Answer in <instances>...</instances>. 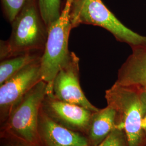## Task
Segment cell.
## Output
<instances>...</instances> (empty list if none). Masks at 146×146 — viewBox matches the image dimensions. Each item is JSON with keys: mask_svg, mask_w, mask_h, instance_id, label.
I'll return each instance as SVG.
<instances>
[{"mask_svg": "<svg viewBox=\"0 0 146 146\" xmlns=\"http://www.w3.org/2000/svg\"><path fill=\"white\" fill-rule=\"evenodd\" d=\"M107 105L117 114V128L125 133L128 146H142L145 136L142 127L146 108L138 89L114 84L106 91Z\"/></svg>", "mask_w": 146, "mask_h": 146, "instance_id": "2", "label": "cell"}, {"mask_svg": "<svg viewBox=\"0 0 146 146\" xmlns=\"http://www.w3.org/2000/svg\"><path fill=\"white\" fill-rule=\"evenodd\" d=\"M41 15L48 28L61 14V0H37Z\"/></svg>", "mask_w": 146, "mask_h": 146, "instance_id": "13", "label": "cell"}, {"mask_svg": "<svg viewBox=\"0 0 146 146\" xmlns=\"http://www.w3.org/2000/svg\"><path fill=\"white\" fill-rule=\"evenodd\" d=\"M117 125L116 112L110 106L93 113L85 135L89 146L99 145L117 128Z\"/></svg>", "mask_w": 146, "mask_h": 146, "instance_id": "11", "label": "cell"}, {"mask_svg": "<svg viewBox=\"0 0 146 146\" xmlns=\"http://www.w3.org/2000/svg\"><path fill=\"white\" fill-rule=\"evenodd\" d=\"M70 19L73 28L82 24L100 27L110 31L118 41L131 47L146 42V36L125 27L101 0H73Z\"/></svg>", "mask_w": 146, "mask_h": 146, "instance_id": "4", "label": "cell"}, {"mask_svg": "<svg viewBox=\"0 0 146 146\" xmlns=\"http://www.w3.org/2000/svg\"><path fill=\"white\" fill-rule=\"evenodd\" d=\"M72 1L66 0L60 17L48 29L47 41L41 58V76L47 84V93H52L54 79L70 53L68 40L73 29L70 19Z\"/></svg>", "mask_w": 146, "mask_h": 146, "instance_id": "5", "label": "cell"}, {"mask_svg": "<svg viewBox=\"0 0 146 146\" xmlns=\"http://www.w3.org/2000/svg\"><path fill=\"white\" fill-rule=\"evenodd\" d=\"M79 61L78 56L70 52L54 79L52 94L61 101L77 104L95 112L100 109L90 102L80 86Z\"/></svg>", "mask_w": 146, "mask_h": 146, "instance_id": "7", "label": "cell"}, {"mask_svg": "<svg viewBox=\"0 0 146 146\" xmlns=\"http://www.w3.org/2000/svg\"><path fill=\"white\" fill-rule=\"evenodd\" d=\"M38 133L42 146L88 145L86 136L60 125L40 110Z\"/></svg>", "mask_w": 146, "mask_h": 146, "instance_id": "9", "label": "cell"}, {"mask_svg": "<svg viewBox=\"0 0 146 146\" xmlns=\"http://www.w3.org/2000/svg\"><path fill=\"white\" fill-rule=\"evenodd\" d=\"M143 146H146V139H145V142H144V143H143Z\"/></svg>", "mask_w": 146, "mask_h": 146, "instance_id": "19", "label": "cell"}, {"mask_svg": "<svg viewBox=\"0 0 146 146\" xmlns=\"http://www.w3.org/2000/svg\"><path fill=\"white\" fill-rule=\"evenodd\" d=\"M11 24V36L1 41V60L25 53L43 52L48 28L41 15L37 0L28 1Z\"/></svg>", "mask_w": 146, "mask_h": 146, "instance_id": "1", "label": "cell"}, {"mask_svg": "<svg viewBox=\"0 0 146 146\" xmlns=\"http://www.w3.org/2000/svg\"><path fill=\"white\" fill-rule=\"evenodd\" d=\"M132 48V53L119 70L116 84L139 89L146 86V42Z\"/></svg>", "mask_w": 146, "mask_h": 146, "instance_id": "10", "label": "cell"}, {"mask_svg": "<svg viewBox=\"0 0 146 146\" xmlns=\"http://www.w3.org/2000/svg\"><path fill=\"white\" fill-rule=\"evenodd\" d=\"M30 0H2L3 12L10 23L15 19L24 6Z\"/></svg>", "mask_w": 146, "mask_h": 146, "instance_id": "14", "label": "cell"}, {"mask_svg": "<svg viewBox=\"0 0 146 146\" xmlns=\"http://www.w3.org/2000/svg\"></svg>", "mask_w": 146, "mask_h": 146, "instance_id": "21", "label": "cell"}, {"mask_svg": "<svg viewBox=\"0 0 146 146\" xmlns=\"http://www.w3.org/2000/svg\"><path fill=\"white\" fill-rule=\"evenodd\" d=\"M97 146H128L125 133L123 130L116 128Z\"/></svg>", "mask_w": 146, "mask_h": 146, "instance_id": "15", "label": "cell"}, {"mask_svg": "<svg viewBox=\"0 0 146 146\" xmlns=\"http://www.w3.org/2000/svg\"><path fill=\"white\" fill-rule=\"evenodd\" d=\"M47 84L41 81L31 88L1 125V137L12 136L42 146L38 133V117Z\"/></svg>", "mask_w": 146, "mask_h": 146, "instance_id": "3", "label": "cell"}, {"mask_svg": "<svg viewBox=\"0 0 146 146\" xmlns=\"http://www.w3.org/2000/svg\"><path fill=\"white\" fill-rule=\"evenodd\" d=\"M41 109L58 124L84 135L94 113L77 104L61 101L52 93L46 95Z\"/></svg>", "mask_w": 146, "mask_h": 146, "instance_id": "8", "label": "cell"}, {"mask_svg": "<svg viewBox=\"0 0 146 146\" xmlns=\"http://www.w3.org/2000/svg\"><path fill=\"white\" fill-rule=\"evenodd\" d=\"M42 53L28 52L1 60L0 63V85L29 64L40 59Z\"/></svg>", "mask_w": 146, "mask_h": 146, "instance_id": "12", "label": "cell"}, {"mask_svg": "<svg viewBox=\"0 0 146 146\" xmlns=\"http://www.w3.org/2000/svg\"><path fill=\"white\" fill-rule=\"evenodd\" d=\"M142 129L144 132L145 139H146V113L144 115L143 119H142Z\"/></svg>", "mask_w": 146, "mask_h": 146, "instance_id": "18", "label": "cell"}, {"mask_svg": "<svg viewBox=\"0 0 146 146\" xmlns=\"http://www.w3.org/2000/svg\"><path fill=\"white\" fill-rule=\"evenodd\" d=\"M138 90L139 91L141 100L146 108V86L138 89Z\"/></svg>", "mask_w": 146, "mask_h": 146, "instance_id": "17", "label": "cell"}, {"mask_svg": "<svg viewBox=\"0 0 146 146\" xmlns=\"http://www.w3.org/2000/svg\"><path fill=\"white\" fill-rule=\"evenodd\" d=\"M89 146V145H86V146Z\"/></svg>", "mask_w": 146, "mask_h": 146, "instance_id": "20", "label": "cell"}, {"mask_svg": "<svg viewBox=\"0 0 146 146\" xmlns=\"http://www.w3.org/2000/svg\"><path fill=\"white\" fill-rule=\"evenodd\" d=\"M1 146H41L12 136L1 137Z\"/></svg>", "mask_w": 146, "mask_h": 146, "instance_id": "16", "label": "cell"}, {"mask_svg": "<svg viewBox=\"0 0 146 146\" xmlns=\"http://www.w3.org/2000/svg\"><path fill=\"white\" fill-rule=\"evenodd\" d=\"M41 58L0 85V121L3 124L26 94L42 81Z\"/></svg>", "mask_w": 146, "mask_h": 146, "instance_id": "6", "label": "cell"}]
</instances>
